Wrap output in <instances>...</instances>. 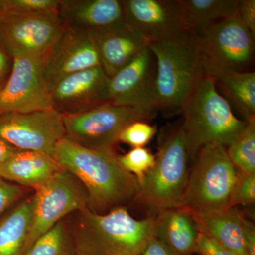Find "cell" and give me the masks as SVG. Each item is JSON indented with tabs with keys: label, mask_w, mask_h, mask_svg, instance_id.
Masks as SVG:
<instances>
[{
	"label": "cell",
	"mask_w": 255,
	"mask_h": 255,
	"mask_svg": "<svg viewBox=\"0 0 255 255\" xmlns=\"http://www.w3.org/2000/svg\"><path fill=\"white\" fill-rule=\"evenodd\" d=\"M65 27L90 33L125 25L122 0H60Z\"/></svg>",
	"instance_id": "obj_17"
},
{
	"label": "cell",
	"mask_w": 255,
	"mask_h": 255,
	"mask_svg": "<svg viewBox=\"0 0 255 255\" xmlns=\"http://www.w3.org/2000/svg\"><path fill=\"white\" fill-rule=\"evenodd\" d=\"M100 65L90 33L66 28L44 57L43 73L50 92L65 77Z\"/></svg>",
	"instance_id": "obj_16"
},
{
	"label": "cell",
	"mask_w": 255,
	"mask_h": 255,
	"mask_svg": "<svg viewBox=\"0 0 255 255\" xmlns=\"http://www.w3.org/2000/svg\"><path fill=\"white\" fill-rule=\"evenodd\" d=\"M9 80L0 90V114L53 110L43 73L44 57L14 55Z\"/></svg>",
	"instance_id": "obj_11"
},
{
	"label": "cell",
	"mask_w": 255,
	"mask_h": 255,
	"mask_svg": "<svg viewBox=\"0 0 255 255\" xmlns=\"http://www.w3.org/2000/svg\"><path fill=\"white\" fill-rule=\"evenodd\" d=\"M100 57V65L110 78L125 68L149 43L127 25L90 33Z\"/></svg>",
	"instance_id": "obj_18"
},
{
	"label": "cell",
	"mask_w": 255,
	"mask_h": 255,
	"mask_svg": "<svg viewBox=\"0 0 255 255\" xmlns=\"http://www.w3.org/2000/svg\"><path fill=\"white\" fill-rule=\"evenodd\" d=\"M152 117L138 109L107 102L80 113L63 115L65 138L92 150L116 153L115 146L124 129Z\"/></svg>",
	"instance_id": "obj_8"
},
{
	"label": "cell",
	"mask_w": 255,
	"mask_h": 255,
	"mask_svg": "<svg viewBox=\"0 0 255 255\" xmlns=\"http://www.w3.org/2000/svg\"><path fill=\"white\" fill-rule=\"evenodd\" d=\"M34 196L17 204L0 220V255H23L33 220Z\"/></svg>",
	"instance_id": "obj_23"
},
{
	"label": "cell",
	"mask_w": 255,
	"mask_h": 255,
	"mask_svg": "<svg viewBox=\"0 0 255 255\" xmlns=\"http://www.w3.org/2000/svg\"><path fill=\"white\" fill-rule=\"evenodd\" d=\"M18 149L0 138V166L4 163Z\"/></svg>",
	"instance_id": "obj_36"
},
{
	"label": "cell",
	"mask_w": 255,
	"mask_h": 255,
	"mask_svg": "<svg viewBox=\"0 0 255 255\" xmlns=\"http://www.w3.org/2000/svg\"><path fill=\"white\" fill-rule=\"evenodd\" d=\"M35 191L33 220L24 253L64 216L88 207L85 187L66 169H60Z\"/></svg>",
	"instance_id": "obj_9"
},
{
	"label": "cell",
	"mask_w": 255,
	"mask_h": 255,
	"mask_svg": "<svg viewBox=\"0 0 255 255\" xmlns=\"http://www.w3.org/2000/svg\"><path fill=\"white\" fill-rule=\"evenodd\" d=\"M238 15L245 27L251 32L253 38L255 36V1L239 0Z\"/></svg>",
	"instance_id": "obj_33"
},
{
	"label": "cell",
	"mask_w": 255,
	"mask_h": 255,
	"mask_svg": "<svg viewBox=\"0 0 255 255\" xmlns=\"http://www.w3.org/2000/svg\"><path fill=\"white\" fill-rule=\"evenodd\" d=\"M65 28L58 11L6 13L0 18V43L11 56L45 57Z\"/></svg>",
	"instance_id": "obj_10"
},
{
	"label": "cell",
	"mask_w": 255,
	"mask_h": 255,
	"mask_svg": "<svg viewBox=\"0 0 255 255\" xmlns=\"http://www.w3.org/2000/svg\"><path fill=\"white\" fill-rule=\"evenodd\" d=\"M138 255H179L167 245L154 237Z\"/></svg>",
	"instance_id": "obj_34"
},
{
	"label": "cell",
	"mask_w": 255,
	"mask_h": 255,
	"mask_svg": "<svg viewBox=\"0 0 255 255\" xmlns=\"http://www.w3.org/2000/svg\"><path fill=\"white\" fill-rule=\"evenodd\" d=\"M73 255H91L87 252L80 251V250L75 249V253Z\"/></svg>",
	"instance_id": "obj_39"
},
{
	"label": "cell",
	"mask_w": 255,
	"mask_h": 255,
	"mask_svg": "<svg viewBox=\"0 0 255 255\" xmlns=\"http://www.w3.org/2000/svg\"><path fill=\"white\" fill-rule=\"evenodd\" d=\"M239 0H177L184 32L194 35L216 21L238 13Z\"/></svg>",
	"instance_id": "obj_21"
},
{
	"label": "cell",
	"mask_w": 255,
	"mask_h": 255,
	"mask_svg": "<svg viewBox=\"0 0 255 255\" xmlns=\"http://www.w3.org/2000/svg\"><path fill=\"white\" fill-rule=\"evenodd\" d=\"M73 246L63 221L36 240L23 255H73Z\"/></svg>",
	"instance_id": "obj_26"
},
{
	"label": "cell",
	"mask_w": 255,
	"mask_h": 255,
	"mask_svg": "<svg viewBox=\"0 0 255 255\" xmlns=\"http://www.w3.org/2000/svg\"><path fill=\"white\" fill-rule=\"evenodd\" d=\"M195 216L201 233L214 238L236 255H248L243 238V220L246 217L237 208Z\"/></svg>",
	"instance_id": "obj_22"
},
{
	"label": "cell",
	"mask_w": 255,
	"mask_h": 255,
	"mask_svg": "<svg viewBox=\"0 0 255 255\" xmlns=\"http://www.w3.org/2000/svg\"><path fill=\"white\" fill-rule=\"evenodd\" d=\"M61 169L48 154L17 150L0 166V177L18 185L36 189Z\"/></svg>",
	"instance_id": "obj_20"
},
{
	"label": "cell",
	"mask_w": 255,
	"mask_h": 255,
	"mask_svg": "<svg viewBox=\"0 0 255 255\" xmlns=\"http://www.w3.org/2000/svg\"><path fill=\"white\" fill-rule=\"evenodd\" d=\"M118 160L124 169L136 177L139 184L153 167L155 157L145 147H135L125 155L118 156Z\"/></svg>",
	"instance_id": "obj_27"
},
{
	"label": "cell",
	"mask_w": 255,
	"mask_h": 255,
	"mask_svg": "<svg viewBox=\"0 0 255 255\" xmlns=\"http://www.w3.org/2000/svg\"><path fill=\"white\" fill-rule=\"evenodd\" d=\"M110 80L100 65L65 77L50 90L53 110L68 115L110 102Z\"/></svg>",
	"instance_id": "obj_15"
},
{
	"label": "cell",
	"mask_w": 255,
	"mask_h": 255,
	"mask_svg": "<svg viewBox=\"0 0 255 255\" xmlns=\"http://www.w3.org/2000/svg\"><path fill=\"white\" fill-rule=\"evenodd\" d=\"M188 160L181 124L164 128L155 164L139 183L135 201L157 213L179 206L189 177Z\"/></svg>",
	"instance_id": "obj_5"
},
{
	"label": "cell",
	"mask_w": 255,
	"mask_h": 255,
	"mask_svg": "<svg viewBox=\"0 0 255 255\" xmlns=\"http://www.w3.org/2000/svg\"><path fill=\"white\" fill-rule=\"evenodd\" d=\"M219 85L223 94L245 117L255 116V73L221 70L209 75Z\"/></svg>",
	"instance_id": "obj_24"
},
{
	"label": "cell",
	"mask_w": 255,
	"mask_h": 255,
	"mask_svg": "<svg viewBox=\"0 0 255 255\" xmlns=\"http://www.w3.org/2000/svg\"><path fill=\"white\" fill-rule=\"evenodd\" d=\"M195 253L200 255H236L214 238L201 232L196 241Z\"/></svg>",
	"instance_id": "obj_32"
},
{
	"label": "cell",
	"mask_w": 255,
	"mask_h": 255,
	"mask_svg": "<svg viewBox=\"0 0 255 255\" xmlns=\"http://www.w3.org/2000/svg\"><path fill=\"white\" fill-rule=\"evenodd\" d=\"M80 212L83 226L76 249L91 255H138L155 237L154 216L135 219L125 207L106 214L88 207Z\"/></svg>",
	"instance_id": "obj_4"
},
{
	"label": "cell",
	"mask_w": 255,
	"mask_h": 255,
	"mask_svg": "<svg viewBox=\"0 0 255 255\" xmlns=\"http://www.w3.org/2000/svg\"><path fill=\"white\" fill-rule=\"evenodd\" d=\"M127 27L148 43L185 38L177 0H122Z\"/></svg>",
	"instance_id": "obj_13"
},
{
	"label": "cell",
	"mask_w": 255,
	"mask_h": 255,
	"mask_svg": "<svg viewBox=\"0 0 255 255\" xmlns=\"http://www.w3.org/2000/svg\"><path fill=\"white\" fill-rule=\"evenodd\" d=\"M53 157L85 187L93 212L124 207L136 199V177L123 168L117 154L87 148L63 137L55 145Z\"/></svg>",
	"instance_id": "obj_1"
},
{
	"label": "cell",
	"mask_w": 255,
	"mask_h": 255,
	"mask_svg": "<svg viewBox=\"0 0 255 255\" xmlns=\"http://www.w3.org/2000/svg\"><path fill=\"white\" fill-rule=\"evenodd\" d=\"M9 65V58L4 50L0 46V83L7 73Z\"/></svg>",
	"instance_id": "obj_37"
},
{
	"label": "cell",
	"mask_w": 255,
	"mask_h": 255,
	"mask_svg": "<svg viewBox=\"0 0 255 255\" xmlns=\"http://www.w3.org/2000/svg\"><path fill=\"white\" fill-rule=\"evenodd\" d=\"M181 124L189 159L211 143L226 147L245 130L247 121L233 114L231 106L220 95L215 80L204 74L183 106Z\"/></svg>",
	"instance_id": "obj_2"
},
{
	"label": "cell",
	"mask_w": 255,
	"mask_h": 255,
	"mask_svg": "<svg viewBox=\"0 0 255 255\" xmlns=\"http://www.w3.org/2000/svg\"><path fill=\"white\" fill-rule=\"evenodd\" d=\"M255 201V174L237 169L236 180L230 196L229 208L253 204Z\"/></svg>",
	"instance_id": "obj_28"
},
{
	"label": "cell",
	"mask_w": 255,
	"mask_h": 255,
	"mask_svg": "<svg viewBox=\"0 0 255 255\" xmlns=\"http://www.w3.org/2000/svg\"><path fill=\"white\" fill-rule=\"evenodd\" d=\"M63 115L55 110L0 114V138L18 150L38 151L53 157L65 137Z\"/></svg>",
	"instance_id": "obj_12"
},
{
	"label": "cell",
	"mask_w": 255,
	"mask_h": 255,
	"mask_svg": "<svg viewBox=\"0 0 255 255\" xmlns=\"http://www.w3.org/2000/svg\"><path fill=\"white\" fill-rule=\"evenodd\" d=\"M200 233L195 215L185 208L176 206L162 210L155 217V236L179 255L195 253Z\"/></svg>",
	"instance_id": "obj_19"
},
{
	"label": "cell",
	"mask_w": 255,
	"mask_h": 255,
	"mask_svg": "<svg viewBox=\"0 0 255 255\" xmlns=\"http://www.w3.org/2000/svg\"><path fill=\"white\" fill-rule=\"evenodd\" d=\"M243 238L247 255H255V225L246 218L243 220Z\"/></svg>",
	"instance_id": "obj_35"
},
{
	"label": "cell",
	"mask_w": 255,
	"mask_h": 255,
	"mask_svg": "<svg viewBox=\"0 0 255 255\" xmlns=\"http://www.w3.org/2000/svg\"><path fill=\"white\" fill-rule=\"evenodd\" d=\"M157 127L146 123L145 121H137L129 124L119 135V141L135 147H144L157 133Z\"/></svg>",
	"instance_id": "obj_29"
},
{
	"label": "cell",
	"mask_w": 255,
	"mask_h": 255,
	"mask_svg": "<svg viewBox=\"0 0 255 255\" xmlns=\"http://www.w3.org/2000/svg\"><path fill=\"white\" fill-rule=\"evenodd\" d=\"M22 195L21 186L0 177V216L19 200Z\"/></svg>",
	"instance_id": "obj_31"
},
{
	"label": "cell",
	"mask_w": 255,
	"mask_h": 255,
	"mask_svg": "<svg viewBox=\"0 0 255 255\" xmlns=\"http://www.w3.org/2000/svg\"><path fill=\"white\" fill-rule=\"evenodd\" d=\"M236 174L226 147L218 143L204 146L196 155L179 206L196 216L228 209Z\"/></svg>",
	"instance_id": "obj_6"
},
{
	"label": "cell",
	"mask_w": 255,
	"mask_h": 255,
	"mask_svg": "<svg viewBox=\"0 0 255 255\" xmlns=\"http://www.w3.org/2000/svg\"><path fill=\"white\" fill-rule=\"evenodd\" d=\"M7 13L58 11L60 0H5Z\"/></svg>",
	"instance_id": "obj_30"
},
{
	"label": "cell",
	"mask_w": 255,
	"mask_h": 255,
	"mask_svg": "<svg viewBox=\"0 0 255 255\" xmlns=\"http://www.w3.org/2000/svg\"><path fill=\"white\" fill-rule=\"evenodd\" d=\"M155 55L154 107L167 116L181 113L204 75L199 54L189 35L177 41L149 43Z\"/></svg>",
	"instance_id": "obj_3"
},
{
	"label": "cell",
	"mask_w": 255,
	"mask_h": 255,
	"mask_svg": "<svg viewBox=\"0 0 255 255\" xmlns=\"http://www.w3.org/2000/svg\"><path fill=\"white\" fill-rule=\"evenodd\" d=\"M155 55L149 47L110 80V102L134 107L155 116L154 86L156 76Z\"/></svg>",
	"instance_id": "obj_14"
},
{
	"label": "cell",
	"mask_w": 255,
	"mask_h": 255,
	"mask_svg": "<svg viewBox=\"0 0 255 255\" xmlns=\"http://www.w3.org/2000/svg\"><path fill=\"white\" fill-rule=\"evenodd\" d=\"M7 13L5 0H0V18Z\"/></svg>",
	"instance_id": "obj_38"
},
{
	"label": "cell",
	"mask_w": 255,
	"mask_h": 255,
	"mask_svg": "<svg viewBox=\"0 0 255 255\" xmlns=\"http://www.w3.org/2000/svg\"><path fill=\"white\" fill-rule=\"evenodd\" d=\"M189 36L206 75L221 70L249 71L254 55L255 38L242 23L238 13Z\"/></svg>",
	"instance_id": "obj_7"
},
{
	"label": "cell",
	"mask_w": 255,
	"mask_h": 255,
	"mask_svg": "<svg viewBox=\"0 0 255 255\" xmlns=\"http://www.w3.org/2000/svg\"><path fill=\"white\" fill-rule=\"evenodd\" d=\"M226 151L236 169L245 173L255 174V116L247 120L246 128Z\"/></svg>",
	"instance_id": "obj_25"
}]
</instances>
